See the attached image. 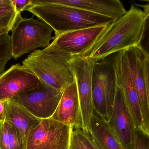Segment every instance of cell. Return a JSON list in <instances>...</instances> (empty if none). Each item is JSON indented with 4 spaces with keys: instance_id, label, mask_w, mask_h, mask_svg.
Here are the masks:
<instances>
[{
    "instance_id": "ffe728a7",
    "label": "cell",
    "mask_w": 149,
    "mask_h": 149,
    "mask_svg": "<svg viewBox=\"0 0 149 149\" xmlns=\"http://www.w3.org/2000/svg\"><path fill=\"white\" fill-rule=\"evenodd\" d=\"M12 57L11 37L9 33H0V75L5 71L7 63Z\"/></svg>"
},
{
    "instance_id": "9c48e42d",
    "label": "cell",
    "mask_w": 149,
    "mask_h": 149,
    "mask_svg": "<svg viewBox=\"0 0 149 149\" xmlns=\"http://www.w3.org/2000/svg\"><path fill=\"white\" fill-rule=\"evenodd\" d=\"M63 91L41 81L37 88L18 94L10 99L40 119L51 118L59 104Z\"/></svg>"
},
{
    "instance_id": "cb8c5ba5",
    "label": "cell",
    "mask_w": 149,
    "mask_h": 149,
    "mask_svg": "<svg viewBox=\"0 0 149 149\" xmlns=\"http://www.w3.org/2000/svg\"><path fill=\"white\" fill-rule=\"evenodd\" d=\"M8 100L0 101V124L6 121Z\"/></svg>"
},
{
    "instance_id": "44dd1931",
    "label": "cell",
    "mask_w": 149,
    "mask_h": 149,
    "mask_svg": "<svg viewBox=\"0 0 149 149\" xmlns=\"http://www.w3.org/2000/svg\"><path fill=\"white\" fill-rule=\"evenodd\" d=\"M70 149H90L87 133L82 128H73Z\"/></svg>"
},
{
    "instance_id": "ba28073f",
    "label": "cell",
    "mask_w": 149,
    "mask_h": 149,
    "mask_svg": "<svg viewBox=\"0 0 149 149\" xmlns=\"http://www.w3.org/2000/svg\"><path fill=\"white\" fill-rule=\"evenodd\" d=\"M95 61L86 56H74L71 62L77 87L82 119V129L88 132L94 112L92 97V72Z\"/></svg>"
},
{
    "instance_id": "5bb4252c",
    "label": "cell",
    "mask_w": 149,
    "mask_h": 149,
    "mask_svg": "<svg viewBox=\"0 0 149 149\" xmlns=\"http://www.w3.org/2000/svg\"><path fill=\"white\" fill-rule=\"evenodd\" d=\"M51 118L73 128L82 129V119L75 81L63 91L59 104Z\"/></svg>"
},
{
    "instance_id": "8992f818",
    "label": "cell",
    "mask_w": 149,
    "mask_h": 149,
    "mask_svg": "<svg viewBox=\"0 0 149 149\" xmlns=\"http://www.w3.org/2000/svg\"><path fill=\"white\" fill-rule=\"evenodd\" d=\"M139 99L143 130L149 133V55L141 45L123 51Z\"/></svg>"
},
{
    "instance_id": "484cf974",
    "label": "cell",
    "mask_w": 149,
    "mask_h": 149,
    "mask_svg": "<svg viewBox=\"0 0 149 149\" xmlns=\"http://www.w3.org/2000/svg\"><path fill=\"white\" fill-rule=\"evenodd\" d=\"M11 2V0H0V6L4 4H8Z\"/></svg>"
},
{
    "instance_id": "6da1fadb",
    "label": "cell",
    "mask_w": 149,
    "mask_h": 149,
    "mask_svg": "<svg viewBox=\"0 0 149 149\" xmlns=\"http://www.w3.org/2000/svg\"><path fill=\"white\" fill-rule=\"evenodd\" d=\"M146 9L142 10L135 6H131L124 15L109 24L84 56L97 61L141 45L149 17V9Z\"/></svg>"
},
{
    "instance_id": "4fadbf2b",
    "label": "cell",
    "mask_w": 149,
    "mask_h": 149,
    "mask_svg": "<svg viewBox=\"0 0 149 149\" xmlns=\"http://www.w3.org/2000/svg\"><path fill=\"white\" fill-rule=\"evenodd\" d=\"M109 123L122 149H132L134 125L125 104L123 93L117 85Z\"/></svg>"
},
{
    "instance_id": "e0dca14e",
    "label": "cell",
    "mask_w": 149,
    "mask_h": 149,
    "mask_svg": "<svg viewBox=\"0 0 149 149\" xmlns=\"http://www.w3.org/2000/svg\"><path fill=\"white\" fill-rule=\"evenodd\" d=\"M88 133L99 149H123L109 123L94 111Z\"/></svg>"
},
{
    "instance_id": "9a60e30c",
    "label": "cell",
    "mask_w": 149,
    "mask_h": 149,
    "mask_svg": "<svg viewBox=\"0 0 149 149\" xmlns=\"http://www.w3.org/2000/svg\"><path fill=\"white\" fill-rule=\"evenodd\" d=\"M49 3L73 7L87 12L116 19L126 10L119 0H44Z\"/></svg>"
},
{
    "instance_id": "3957f363",
    "label": "cell",
    "mask_w": 149,
    "mask_h": 149,
    "mask_svg": "<svg viewBox=\"0 0 149 149\" xmlns=\"http://www.w3.org/2000/svg\"><path fill=\"white\" fill-rule=\"evenodd\" d=\"M73 56L52 42L47 47L32 52L22 65L40 81L63 91L75 80L70 66Z\"/></svg>"
},
{
    "instance_id": "277c9868",
    "label": "cell",
    "mask_w": 149,
    "mask_h": 149,
    "mask_svg": "<svg viewBox=\"0 0 149 149\" xmlns=\"http://www.w3.org/2000/svg\"><path fill=\"white\" fill-rule=\"evenodd\" d=\"M11 37L12 57L18 59L39 48L47 47L54 40L52 28L37 18H23L19 15L12 29Z\"/></svg>"
},
{
    "instance_id": "7402d4cb",
    "label": "cell",
    "mask_w": 149,
    "mask_h": 149,
    "mask_svg": "<svg viewBox=\"0 0 149 149\" xmlns=\"http://www.w3.org/2000/svg\"><path fill=\"white\" fill-rule=\"evenodd\" d=\"M132 149H149V133L134 128L132 133Z\"/></svg>"
},
{
    "instance_id": "603a6c76",
    "label": "cell",
    "mask_w": 149,
    "mask_h": 149,
    "mask_svg": "<svg viewBox=\"0 0 149 149\" xmlns=\"http://www.w3.org/2000/svg\"><path fill=\"white\" fill-rule=\"evenodd\" d=\"M12 1L17 12L20 14L22 12L26 11L27 8L32 5L31 1L12 0Z\"/></svg>"
},
{
    "instance_id": "52a82bcc",
    "label": "cell",
    "mask_w": 149,
    "mask_h": 149,
    "mask_svg": "<svg viewBox=\"0 0 149 149\" xmlns=\"http://www.w3.org/2000/svg\"><path fill=\"white\" fill-rule=\"evenodd\" d=\"M73 128L51 117L42 119L29 135L26 149H70Z\"/></svg>"
},
{
    "instance_id": "8fae6325",
    "label": "cell",
    "mask_w": 149,
    "mask_h": 149,
    "mask_svg": "<svg viewBox=\"0 0 149 149\" xmlns=\"http://www.w3.org/2000/svg\"><path fill=\"white\" fill-rule=\"evenodd\" d=\"M109 24L64 33L54 36L52 42L73 56H84L105 31Z\"/></svg>"
},
{
    "instance_id": "7c38bea8",
    "label": "cell",
    "mask_w": 149,
    "mask_h": 149,
    "mask_svg": "<svg viewBox=\"0 0 149 149\" xmlns=\"http://www.w3.org/2000/svg\"><path fill=\"white\" fill-rule=\"evenodd\" d=\"M41 81L23 65H13L0 75V101H6L18 94L32 90Z\"/></svg>"
},
{
    "instance_id": "30bf717a",
    "label": "cell",
    "mask_w": 149,
    "mask_h": 149,
    "mask_svg": "<svg viewBox=\"0 0 149 149\" xmlns=\"http://www.w3.org/2000/svg\"><path fill=\"white\" fill-rule=\"evenodd\" d=\"M113 63L116 84L123 93L134 128L144 130L138 96L123 51L117 53L113 56Z\"/></svg>"
},
{
    "instance_id": "d4e9b609",
    "label": "cell",
    "mask_w": 149,
    "mask_h": 149,
    "mask_svg": "<svg viewBox=\"0 0 149 149\" xmlns=\"http://www.w3.org/2000/svg\"><path fill=\"white\" fill-rule=\"evenodd\" d=\"M88 136V141L90 149H99L95 143L93 141V139L90 136L88 132H86Z\"/></svg>"
},
{
    "instance_id": "d6986e66",
    "label": "cell",
    "mask_w": 149,
    "mask_h": 149,
    "mask_svg": "<svg viewBox=\"0 0 149 149\" xmlns=\"http://www.w3.org/2000/svg\"><path fill=\"white\" fill-rule=\"evenodd\" d=\"M19 14L11 2L0 6V33L12 30Z\"/></svg>"
},
{
    "instance_id": "ac0fdd59",
    "label": "cell",
    "mask_w": 149,
    "mask_h": 149,
    "mask_svg": "<svg viewBox=\"0 0 149 149\" xmlns=\"http://www.w3.org/2000/svg\"><path fill=\"white\" fill-rule=\"evenodd\" d=\"M0 149H26L17 129L7 121L0 124Z\"/></svg>"
},
{
    "instance_id": "5b68a950",
    "label": "cell",
    "mask_w": 149,
    "mask_h": 149,
    "mask_svg": "<svg viewBox=\"0 0 149 149\" xmlns=\"http://www.w3.org/2000/svg\"><path fill=\"white\" fill-rule=\"evenodd\" d=\"M113 57L95 62L92 72V97L95 112L110 122L116 89Z\"/></svg>"
},
{
    "instance_id": "7a4b0ae2",
    "label": "cell",
    "mask_w": 149,
    "mask_h": 149,
    "mask_svg": "<svg viewBox=\"0 0 149 149\" xmlns=\"http://www.w3.org/2000/svg\"><path fill=\"white\" fill-rule=\"evenodd\" d=\"M26 11L44 21L51 27L55 36L70 31L107 25L114 19L70 6L32 0Z\"/></svg>"
},
{
    "instance_id": "2e32d148",
    "label": "cell",
    "mask_w": 149,
    "mask_h": 149,
    "mask_svg": "<svg viewBox=\"0 0 149 149\" xmlns=\"http://www.w3.org/2000/svg\"><path fill=\"white\" fill-rule=\"evenodd\" d=\"M41 119L32 115L18 104L8 100L6 121L13 125L19 133L25 148L29 135Z\"/></svg>"
}]
</instances>
